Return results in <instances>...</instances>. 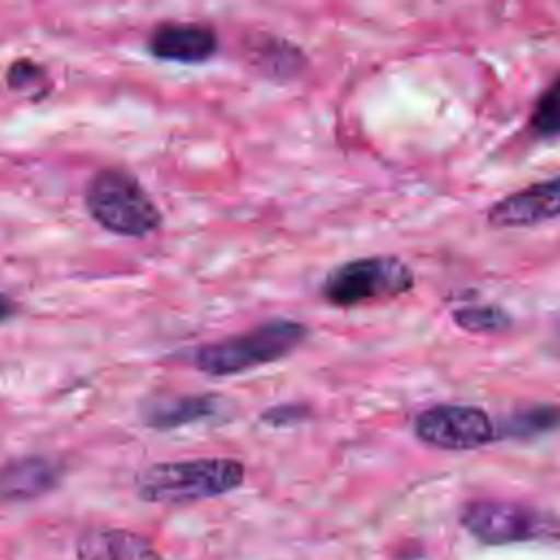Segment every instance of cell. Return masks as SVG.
<instances>
[{
  "label": "cell",
  "mask_w": 560,
  "mask_h": 560,
  "mask_svg": "<svg viewBox=\"0 0 560 560\" xmlns=\"http://www.w3.org/2000/svg\"><path fill=\"white\" fill-rule=\"evenodd\" d=\"M15 313H18L15 300L9 298V295H4V293H0V324H2V322H9Z\"/></svg>",
  "instance_id": "cell-18"
},
{
  "label": "cell",
  "mask_w": 560,
  "mask_h": 560,
  "mask_svg": "<svg viewBox=\"0 0 560 560\" xmlns=\"http://www.w3.org/2000/svg\"><path fill=\"white\" fill-rule=\"evenodd\" d=\"M311 409L306 405H300V402H282V405H276V407H269L262 411L260 420L265 424H271V427H289V424H298V422H304L308 418Z\"/></svg>",
  "instance_id": "cell-17"
},
{
  "label": "cell",
  "mask_w": 560,
  "mask_h": 560,
  "mask_svg": "<svg viewBox=\"0 0 560 560\" xmlns=\"http://www.w3.org/2000/svg\"><path fill=\"white\" fill-rule=\"evenodd\" d=\"M245 481V466L234 457H195L158 462L136 477V492L147 503L184 505L223 497Z\"/></svg>",
  "instance_id": "cell-1"
},
{
  "label": "cell",
  "mask_w": 560,
  "mask_h": 560,
  "mask_svg": "<svg viewBox=\"0 0 560 560\" xmlns=\"http://www.w3.org/2000/svg\"><path fill=\"white\" fill-rule=\"evenodd\" d=\"M416 284L411 267L396 256H365L337 265L322 282V298L339 308L394 300Z\"/></svg>",
  "instance_id": "cell-4"
},
{
  "label": "cell",
  "mask_w": 560,
  "mask_h": 560,
  "mask_svg": "<svg viewBox=\"0 0 560 560\" xmlns=\"http://www.w3.org/2000/svg\"><path fill=\"white\" fill-rule=\"evenodd\" d=\"M413 433L442 451H472L497 440V427L483 409L453 402L422 409L413 420Z\"/></svg>",
  "instance_id": "cell-6"
},
{
  "label": "cell",
  "mask_w": 560,
  "mask_h": 560,
  "mask_svg": "<svg viewBox=\"0 0 560 560\" xmlns=\"http://www.w3.org/2000/svg\"><path fill=\"white\" fill-rule=\"evenodd\" d=\"M462 525L488 545L560 538V521L553 514L516 501H470L462 510Z\"/></svg>",
  "instance_id": "cell-5"
},
{
  "label": "cell",
  "mask_w": 560,
  "mask_h": 560,
  "mask_svg": "<svg viewBox=\"0 0 560 560\" xmlns=\"http://www.w3.org/2000/svg\"><path fill=\"white\" fill-rule=\"evenodd\" d=\"M61 479L59 462L44 455H26L0 466V499L28 501L50 492Z\"/></svg>",
  "instance_id": "cell-10"
},
{
  "label": "cell",
  "mask_w": 560,
  "mask_h": 560,
  "mask_svg": "<svg viewBox=\"0 0 560 560\" xmlns=\"http://www.w3.org/2000/svg\"><path fill=\"white\" fill-rule=\"evenodd\" d=\"M453 322L468 332H501L512 324V317L494 304H475L457 308Z\"/></svg>",
  "instance_id": "cell-14"
},
{
  "label": "cell",
  "mask_w": 560,
  "mask_h": 560,
  "mask_svg": "<svg viewBox=\"0 0 560 560\" xmlns=\"http://www.w3.org/2000/svg\"><path fill=\"white\" fill-rule=\"evenodd\" d=\"M217 411H219V398L210 394L166 396L160 400H149L142 407V420L151 429L168 431V429H177L184 424H195L199 420L212 418Z\"/></svg>",
  "instance_id": "cell-11"
},
{
  "label": "cell",
  "mask_w": 560,
  "mask_h": 560,
  "mask_svg": "<svg viewBox=\"0 0 560 560\" xmlns=\"http://www.w3.org/2000/svg\"><path fill=\"white\" fill-rule=\"evenodd\" d=\"M77 560H166L158 547L125 527H92L77 540Z\"/></svg>",
  "instance_id": "cell-9"
},
{
  "label": "cell",
  "mask_w": 560,
  "mask_h": 560,
  "mask_svg": "<svg viewBox=\"0 0 560 560\" xmlns=\"http://www.w3.org/2000/svg\"><path fill=\"white\" fill-rule=\"evenodd\" d=\"M252 55L260 72L276 81H291L306 66V57L298 46L273 35L256 39L252 46Z\"/></svg>",
  "instance_id": "cell-12"
},
{
  "label": "cell",
  "mask_w": 560,
  "mask_h": 560,
  "mask_svg": "<svg viewBox=\"0 0 560 560\" xmlns=\"http://www.w3.org/2000/svg\"><path fill=\"white\" fill-rule=\"evenodd\" d=\"M529 129L538 138L560 136V77L536 101L529 116Z\"/></svg>",
  "instance_id": "cell-15"
},
{
  "label": "cell",
  "mask_w": 560,
  "mask_h": 560,
  "mask_svg": "<svg viewBox=\"0 0 560 560\" xmlns=\"http://www.w3.org/2000/svg\"><path fill=\"white\" fill-rule=\"evenodd\" d=\"M151 57L171 63H203L219 50V35L203 22H162L149 39Z\"/></svg>",
  "instance_id": "cell-8"
},
{
  "label": "cell",
  "mask_w": 560,
  "mask_h": 560,
  "mask_svg": "<svg viewBox=\"0 0 560 560\" xmlns=\"http://www.w3.org/2000/svg\"><path fill=\"white\" fill-rule=\"evenodd\" d=\"M560 217V175L514 190L488 208L492 228H529Z\"/></svg>",
  "instance_id": "cell-7"
},
{
  "label": "cell",
  "mask_w": 560,
  "mask_h": 560,
  "mask_svg": "<svg viewBox=\"0 0 560 560\" xmlns=\"http://www.w3.org/2000/svg\"><path fill=\"white\" fill-rule=\"evenodd\" d=\"M308 337L302 322L273 317L245 332L230 335L195 350V368L208 376H234L293 354Z\"/></svg>",
  "instance_id": "cell-2"
},
{
  "label": "cell",
  "mask_w": 560,
  "mask_h": 560,
  "mask_svg": "<svg viewBox=\"0 0 560 560\" xmlns=\"http://www.w3.org/2000/svg\"><path fill=\"white\" fill-rule=\"evenodd\" d=\"M85 208L107 232L129 238L153 234L162 225V212L136 175L122 168H101L85 186Z\"/></svg>",
  "instance_id": "cell-3"
},
{
  "label": "cell",
  "mask_w": 560,
  "mask_h": 560,
  "mask_svg": "<svg viewBox=\"0 0 560 560\" xmlns=\"http://www.w3.org/2000/svg\"><path fill=\"white\" fill-rule=\"evenodd\" d=\"M560 429V407L558 405H534L514 411L505 420H501L497 429V438H536L549 431Z\"/></svg>",
  "instance_id": "cell-13"
},
{
  "label": "cell",
  "mask_w": 560,
  "mask_h": 560,
  "mask_svg": "<svg viewBox=\"0 0 560 560\" xmlns=\"http://www.w3.org/2000/svg\"><path fill=\"white\" fill-rule=\"evenodd\" d=\"M44 81L46 70L31 59H18L7 70V83L11 90H39V94H44Z\"/></svg>",
  "instance_id": "cell-16"
}]
</instances>
